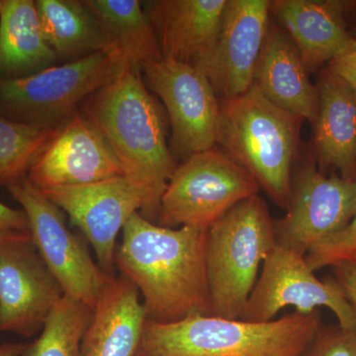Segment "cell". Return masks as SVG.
<instances>
[{
    "label": "cell",
    "mask_w": 356,
    "mask_h": 356,
    "mask_svg": "<svg viewBox=\"0 0 356 356\" xmlns=\"http://www.w3.org/2000/svg\"><path fill=\"white\" fill-rule=\"evenodd\" d=\"M208 229L159 226L135 213L122 229L115 266L143 297L147 320L175 323L212 316L208 282Z\"/></svg>",
    "instance_id": "6da1fadb"
},
{
    "label": "cell",
    "mask_w": 356,
    "mask_h": 356,
    "mask_svg": "<svg viewBox=\"0 0 356 356\" xmlns=\"http://www.w3.org/2000/svg\"><path fill=\"white\" fill-rule=\"evenodd\" d=\"M322 327L317 311H295L266 323L202 314L166 324L147 320L138 355L301 356Z\"/></svg>",
    "instance_id": "7a4b0ae2"
},
{
    "label": "cell",
    "mask_w": 356,
    "mask_h": 356,
    "mask_svg": "<svg viewBox=\"0 0 356 356\" xmlns=\"http://www.w3.org/2000/svg\"><path fill=\"white\" fill-rule=\"evenodd\" d=\"M84 117L108 143L126 177L161 198L175 165L165 117L134 65L83 103Z\"/></svg>",
    "instance_id": "3957f363"
},
{
    "label": "cell",
    "mask_w": 356,
    "mask_h": 356,
    "mask_svg": "<svg viewBox=\"0 0 356 356\" xmlns=\"http://www.w3.org/2000/svg\"><path fill=\"white\" fill-rule=\"evenodd\" d=\"M303 121L269 102L255 86L238 97L220 100L217 145L285 210Z\"/></svg>",
    "instance_id": "277c9868"
},
{
    "label": "cell",
    "mask_w": 356,
    "mask_h": 356,
    "mask_svg": "<svg viewBox=\"0 0 356 356\" xmlns=\"http://www.w3.org/2000/svg\"><path fill=\"white\" fill-rule=\"evenodd\" d=\"M276 243L273 218L259 194L236 204L208 229L206 262L212 316L242 317L259 268Z\"/></svg>",
    "instance_id": "5b68a950"
},
{
    "label": "cell",
    "mask_w": 356,
    "mask_h": 356,
    "mask_svg": "<svg viewBox=\"0 0 356 356\" xmlns=\"http://www.w3.org/2000/svg\"><path fill=\"white\" fill-rule=\"evenodd\" d=\"M259 191L254 177L224 152L213 147L192 154L168 180L159 202V226L209 229Z\"/></svg>",
    "instance_id": "8992f818"
},
{
    "label": "cell",
    "mask_w": 356,
    "mask_h": 356,
    "mask_svg": "<svg viewBox=\"0 0 356 356\" xmlns=\"http://www.w3.org/2000/svg\"><path fill=\"white\" fill-rule=\"evenodd\" d=\"M129 65L120 51H97L29 76L0 79V106L23 122L55 125Z\"/></svg>",
    "instance_id": "52a82bcc"
},
{
    "label": "cell",
    "mask_w": 356,
    "mask_h": 356,
    "mask_svg": "<svg viewBox=\"0 0 356 356\" xmlns=\"http://www.w3.org/2000/svg\"><path fill=\"white\" fill-rule=\"evenodd\" d=\"M69 216L95 250L98 266L113 274L117 236L135 213L158 217L161 197L147 185L128 177L40 191Z\"/></svg>",
    "instance_id": "ba28073f"
},
{
    "label": "cell",
    "mask_w": 356,
    "mask_h": 356,
    "mask_svg": "<svg viewBox=\"0 0 356 356\" xmlns=\"http://www.w3.org/2000/svg\"><path fill=\"white\" fill-rule=\"evenodd\" d=\"M22 206L35 245L65 295L95 310L108 275L91 257L86 243L67 227L64 211L27 177L8 188Z\"/></svg>",
    "instance_id": "9c48e42d"
},
{
    "label": "cell",
    "mask_w": 356,
    "mask_h": 356,
    "mask_svg": "<svg viewBox=\"0 0 356 356\" xmlns=\"http://www.w3.org/2000/svg\"><path fill=\"white\" fill-rule=\"evenodd\" d=\"M307 264L305 255L276 243L262 264L261 274L250 293L241 320L266 323L286 307L313 313L327 307L339 327H356V313L334 281H322Z\"/></svg>",
    "instance_id": "30bf717a"
},
{
    "label": "cell",
    "mask_w": 356,
    "mask_h": 356,
    "mask_svg": "<svg viewBox=\"0 0 356 356\" xmlns=\"http://www.w3.org/2000/svg\"><path fill=\"white\" fill-rule=\"evenodd\" d=\"M64 295L30 232L0 236V332L36 336Z\"/></svg>",
    "instance_id": "8fae6325"
},
{
    "label": "cell",
    "mask_w": 356,
    "mask_h": 356,
    "mask_svg": "<svg viewBox=\"0 0 356 356\" xmlns=\"http://www.w3.org/2000/svg\"><path fill=\"white\" fill-rule=\"evenodd\" d=\"M140 70L147 86L165 104L175 154L187 159L217 146L220 99L200 70L161 58L143 65Z\"/></svg>",
    "instance_id": "7c38bea8"
},
{
    "label": "cell",
    "mask_w": 356,
    "mask_h": 356,
    "mask_svg": "<svg viewBox=\"0 0 356 356\" xmlns=\"http://www.w3.org/2000/svg\"><path fill=\"white\" fill-rule=\"evenodd\" d=\"M286 211L274 220L276 242L306 255L350 225L356 212V180L325 177L308 161L292 177Z\"/></svg>",
    "instance_id": "4fadbf2b"
},
{
    "label": "cell",
    "mask_w": 356,
    "mask_h": 356,
    "mask_svg": "<svg viewBox=\"0 0 356 356\" xmlns=\"http://www.w3.org/2000/svg\"><path fill=\"white\" fill-rule=\"evenodd\" d=\"M269 14L268 0H227L214 47L197 67L220 100L238 97L254 86Z\"/></svg>",
    "instance_id": "5bb4252c"
},
{
    "label": "cell",
    "mask_w": 356,
    "mask_h": 356,
    "mask_svg": "<svg viewBox=\"0 0 356 356\" xmlns=\"http://www.w3.org/2000/svg\"><path fill=\"white\" fill-rule=\"evenodd\" d=\"M126 177L108 143L83 115L72 114L33 161L27 179L39 191Z\"/></svg>",
    "instance_id": "9a60e30c"
},
{
    "label": "cell",
    "mask_w": 356,
    "mask_h": 356,
    "mask_svg": "<svg viewBox=\"0 0 356 356\" xmlns=\"http://www.w3.org/2000/svg\"><path fill=\"white\" fill-rule=\"evenodd\" d=\"M227 0L147 2L161 58L198 67L209 56Z\"/></svg>",
    "instance_id": "2e32d148"
},
{
    "label": "cell",
    "mask_w": 356,
    "mask_h": 356,
    "mask_svg": "<svg viewBox=\"0 0 356 356\" xmlns=\"http://www.w3.org/2000/svg\"><path fill=\"white\" fill-rule=\"evenodd\" d=\"M350 2L339 0H273V13L287 33L308 72H313L355 43L344 13Z\"/></svg>",
    "instance_id": "e0dca14e"
},
{
    "label": "cell",
    "mask_w": 356,
    "mask_h": 356,
    "mask_svg": "<svg viewBox=\"0 0 356 356\" xmlns=\"http://www.w3.org/2000/svg\"><path fill=\"white\" fill-rule=\"evenodd\" d=\"M254 86L281 109L301 117L312 125L317 120L318 93L298 49L284 30L269 24Z\"/></svg>",
    "instance_id": "ac0fdd59"
},
{
    "label": "cell",
    "mask_w": 356,
    "mask_h": 356,
    "mask_svg": "<svg viewBox=\"0 0 356 356\" xmlns=\"http://www.w3.org/2000/svg\"><path fill=\"white\" fill-rule=\"evenodd\" d=\"M147 320L135 285L123 276H111L84 334L83 356H135Z\"/></svg>",
    "instance_id": "d6986e66"
},
{
    "label": "cell",
    "mask_w": 356,
    "mask_h": 356,
    "mask_svg": "<svg viewBox=\"0 0 356 356\" xmlns=\"http://www.w3.org/2000/svg\"><path fill=\"white\" fill-rule=\"evenodd\" d=\"M318 112L314 124L316 156L321 168H334L356 180V92L329 67L317 86Z\"/></svg>",
    "instance_id": "ffe728a7"
},
{
    "label": "cell",
    "mask_w": 356,
    "mask_h": 356,
    "mask_svg": "<svg viewBox=\"0 0 356 356\" xmlns=\"http://www.w3.org/2000/svg\"><path fill=\"white\" fill-rule=\"evenodd\" d=\"M42 32L33 0H0V76L15 79L47 69L57 60Z\"/></svg>",
    "instance_id": "44dd1931"
},
{
    "label": "cell",
    "mask_w": 356,
    "mask_h": 356,
    "mask_svg": "<svg viewBox=\"0 0 356 356\" xmlns=\"http://www.w3.org/2000/svg\"><path fill=\"white\" fill-rule=\"evenodd\" d=\"M35 3L44 39L57 57L121 51L84 1L37 0Z\"/></svg>",
    "instance_id": "7402d4cb"
},
{
    "label": "cell",
    "mask_w": 356,
    "mask_h": 356,
    "mask_svg": "<svg viewBox=\"0 0 356 356\" xmlns=\"http://www.w3.org/2000/svg\"><path fill=\"white\" fill-rule=\"evenodd\" d=\"M131 65L161 60L158 38L139 0H84Z\"/></svg>",
    "instance_id": "603a6c76"
},
{
    "label": "cell",
    "mask_w": 356,
    "mask_h": 356,
    "mask_svg": "<svg viewBox=\"0 0 356 356\" xmlns=\"http://www.w3.org/2000/svg\"><path fill=\"white\" fill-rule=\"evenodd\" d=\"M92 316V309L64 295L22 356H83V337Z\"/></svg>",
    "instance_id": "cb8c5ba5"
},
{
    "label": "cell",
    "mask_w": 356,
    "mask_h": 356,
    "mask_svg": "<svg viewBox=\"0 0 356 356\" xmlns=\"http://www.w3.org/2000/svg\"><path fill=\"white\" fill-rule=\"evenodd\" d=\"M58 126L0 117V185L8 188L27 177L30 166Z\"/></svg>",
    "instance_id": "d4e9b609"
},
{
    "label": "cell",
    "mask_w": 356,
    "mask_h": 356,
    "mask_svg": "<svg viewBox=\"0 0 356 356\" xmlns=\"http://www.w3.org/2000/svg\"><path fill=\"white\" fill-rule=\"evenodd\" d=\"M356 257V212L350 225L307 252L305 259L313 271Z\"/></svg>",
    "instance_id": "484cf974"
},
{
    "label": "cell",
    "mask_w": 356,
    "mask_h": 356,
    "mask_svg": "<svg viewBox=\"0 0 356 356\" xmlns=\"http://www.w3.org/2000/svg\"><path fill=\"white\" fill-rule=\"evenodd\" d=\"M301 356H356V327L323 325Z\"/></svg>",
    "instance_id": "4316f807"
},
{
    "label": "cell",
    "mask_w": 356,
    "mask_h": 356,
    "mask_svg": "<svg viewBox=\"0 0 356 356\" xmlns=\"http://www.w3.org/2000/svg\"><path fill=\"white\" fill-rule=\"evenodd\" d=\"M332 277L356 313V257L334 264Z\"/></svg>",
    "instance_id": "83f0119b"
},
{
    "label": "cell",
    "mask_w": 356,
    "mask_h": 356,
    "mask_svg": "<svg viewBox=\"0 0 356 356\" xmlns=\"http://www.w3.org/2000/svg\"><path fill=\"white\" fill-rule=\"evenodd\" d=\"M327 67L350 84L356 92V39L355 43L334 58Z\"/></svg>",
    "instance_id": "f1b7e54d"
},
{
    "label": "cell",
    "mask_w": 356,
    "mask_h": 356,
    "mask_svg": "<svg viewBox=\"0 0 356 356\" xmlns=\"http://www.w3.org/2000/svg\"><path fill=\"white\" fill-rule=\"evenodd\" d=\"M13 232H30L27 216L24 211L0 202V236Z\"/></svg>",
    "instance_id": "f546056e"
},
{
    "label": "cell",
    "mask_w": 356,
    "mask_h": 356,
    "mask_svg": "<svg viewBox=\"0 0 356 356\" xmlns=\"http://www.w3.org/2000/svg\"><path fill=\"white\" fill-rule=\"evenodd\" d=\"M28 343H6L0 344V356H22Z\"/></svg>",
    "instance_id": "4dcf8cb0"
},
{
    "label": "cell",
    "mask_w": 356,
    "mask_h": 356,
    "mask_svg": "<svg viewBox=\"0 0 356 356\" xmlns=\"http://www.w3.org/2000/svg\"><path fill=\"white\" fill-rule=\"evenodd\" d=\"M355 7H356V2H355ZM355 38L356 39V36L355 37Z\"/></svg>",
    "instance_id": "1f68e13d"
},
{
    "label": "cell",
    "mask_w": 356,
    "mask_h": 356,
    "mask_svg": "<svg viewBox=\"0 0 356 356\" xmlns=\"http://www.w3.org/2000/svg\"><path fill=\"white\" fill-rule=\"evenodd\" d=\"M135 356H140V355H138V353H137V355H136Z\"/></svg>",
    "instance_id": "d6a6232c"
}]
</instances>
